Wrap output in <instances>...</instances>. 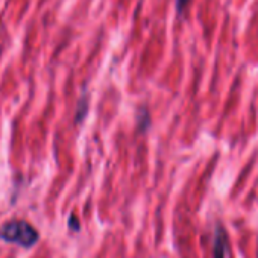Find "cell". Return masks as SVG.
<instances>
[{
  "label": "cell",
  "instance_id": "cell-6",
  "mask_svg": "<svg viewBox=\"0 0 258 258\" xmlns=\"http://www.w3.org/2000/svg\"><path fill=\"white\" fill-rule=\"evenodd\" d=\"M190 4V0H176V11L178 13H182Z\"/></svg>",
  "mask_w": 258,
  "mask_h": 258
},
{
  "label": "cell",
  "instance_id": "cell-4",
  "mask_svg": "<svg viewBox=\"0 0 258 258\" xmlns=\"http://www.w3.org/2000/svg\"><path fill=\"white\" fill-rule=\"evenodd\" d=\"M88 111V100L87 97H81L76 106V114H75V123H82Z\"/></svg>",
  "mask_w": 258,
  "mask_h": 258
},
{
  "label": "cell",
  "instance_id": "cell-1",
  "mask_svg": "<svg viewBox=\"0 0 258 258\" xmlns=\"http://www.w3.org/2000/svg\"><path fill=\"white\" fill-rule=\"evenodd\" d=\"M0 240L17 244L23 249H31L38 243L40 232L29 222L13 219L0 226Z\"/></svg>",
  "mask_w": 258,
  "mask_h": 258
},
{
  "label": "cell",
  "instance_id": "cell-3",
  "mask_svg": "<svg viewBox=\"0 0 258 258\" xmlns=\"http://www.w3.org/2000/svg\"><path fill=\"white\" fill-rule=\"evenodd\" d=\"M151 126V114L146 108H142L139 112H137V129L139 133H145L148 131Z\"/></svg>",
  "mask_w": 258,
  "mask_h": 258
},
{
  "label": "cell",
  "instance_id": "cell-2",
  "mask_svg": "<svg viewBox=\"0 0 258 258\" xmlns=\"http://www.w3.org/2000/svg\"><path fill=\"white\" fill-rule=\"evenodd\" d=\"M213 258H231V244L222 225H217L213 237Z\"/></svg>",
  "mask_w": 258,
  "mask_h": 258
},
{
  "label": "cell",
  "instance_id": "cell-5",
  "mask_svg": "<svg viewBox=\"0 0 258 258\" xmlns=\"http://www.w3.org/2000/svg\"><path fill=\"white\" fill-rule=\"evenodd\" d=\"M67 225H69V229H70V231H75V232H78V231L81 229L79 219H78L75 214H72V216L69 217V222H67Z\"/></svg>",
  "mask_w": 258,
  "mask_h": 258
}]
</instances>
